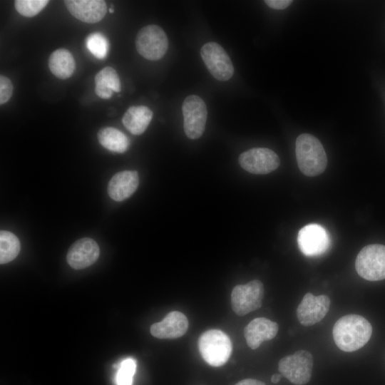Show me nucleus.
<instances>
[{
	"label": "nucleus",
	"instance_id": "26",
	"mask_svg": "<svg viewBox=\"0 0 385 385\" xmlns=\"http://www.w3.org/2000/svg\"><path fill=\"white\" fill-rule=\"evenodd\" d=\"M13 84L11 80L1 75L0 76V104L6 103L12 96Z\"/></svg>",
	"mask_w": 385,
	"mask_h": 385
},
{
	"label": "nucleus",
	"instance_id": "17",
	"mask_svg": "<svg viewBox=\"0 0 385 385\" xmlns=\"http://www.w3.org/2000/svg\"><path fill=\"white\" fill-rule=\"evenodd\" d=\"M139 185V176L135 170H123L115 174L108 183V193L111 199L123 201L130 197Z\"/></svg>",
	"mask_w": 385,
	"mask_h": 385
},
{
	"label": "nucleus",
	"instance_id": "8",
	"mask_svg": "<svg viewBox=\"0 0 385 385\" xmlns=\"http://www.w3.org/2000/svg\"><path fill=\"white\" fill-rule=\"evenodd\" d=\"M184 131L190 139H197L204 133L207 110L204 101L198 96L190 95L183 103Z\"/></svg>",
	"mask_w": 385,
	"mask_h": 385
},
{
	"label": "nucleus",
	"instance_id": "30",
	"mask_svg": "<svg viewBox=\"0 0 385 385\" xmlns=\"http://www.w3.org/2000/svg\"><path fill=\"white\" fill-rule=\"evenodd\" d=\"M109 12H110V13H113V12H114L113 8H110V9H109Z\"/></svg>",
	"mask_w": 385,
	"mask_h": 385
},
{
	"label": "nucleus",
	"instance_id": "22",
	"mask_svg": "<svg viewBox=\"0 0 385 385\" xmlns=\"http://www.w3.org/2000/svg\"><path fill=\"white\" fill-rule=\"evenodd\" d=\"M18 237L11 232H0V263L6 264L14 260L20 252Z\"/></svg>",
	"mask_w": 385,
	"mask_h": 385
},
{
	"label": "nucleus",
	"instance_id": "20",
	"mask_svg": "<svg viewBox=\"0 0 385 385\" xmlns=\"http://www.w3.org/2000/svg\"><path fill=\"white\" fill-rule=\"evenodd\" d=\"M48 68L57 78L66 79L73 75L76 68V63L69 51L65 48H58L50 55Z\"/></svg>",
	"mask_w": 385,
	"mask_h": 385
},
{
	"label": "nucleus",
	"instance_id": "2",
	"mask_svg": "<svg viewBox=\"0 0 385 385\" xmlns=\"http://www.w3.org/2000/svg\"><path fill=\"white\" fill-rule=\"evenodd\" d=\"M298 167L305 175L314 177L322 173L327 165V158L321 142L309 133L299 135L295 143Z\"/></svg>",
	"mask_w": 385,
	"mask_h": 385
},
{
	"label": "nucleus",
	"instance_id": "18",
	"mask_svg": "<svg viewBox=\"0 0 385 385\" xmlns=\"http://www.w3.org/2000/svg\"><path fill=\"white\" fill-rule=\"evenodd\" d=\"M153 118V112L145 106L129 107L122 118L125 128L133 135H140L145 131Z\"/></svg>",
	"mask_w": 385,
	"mask_h": 385
},
{
	"label": "nucleus",
	"instance_id": "7",
	"mask_svg": "<svg viewBox=\"0 0 385 385\" xmlns=\"http://www.w3.org/2000/svg\"><path fill=\"white\" fill-rule=\"evenodd\" d=\"M264 297L262 282L254 279L235 286L231 293V305L235 313L244 316L261 307Z\"/></svg>",
	"mask_w": 385,
	"mask_h": 385
},
{
	"label": "nucleus",
	"instance_id": "5",
	"mask_svg": "<svg viewBox=\"0 0 385 385\" xmlns=\"http://www.w3.org/2000/svg\"><path fill=\"white\" fill-rule=\"evenodd\" d=\"M135 47L138 53L150 61L163 58L168 48V39L165 31L157 25L143 27L137 34Z\"/></svg>",
	"mask_w": 385,
	"mask_h": 385
},
{
	"label": "nucleus",
	"instance_id": "27",
	"mask_svg": "<svg viewBox=\"0 0 385 385\" xmlns=\"http://www.w3.org/2000/svg\"><path fill=\"white\" fill-rule=\"evenodd\" d=\"M266 4L274 9H284L289 6L292 1L291 0H266Z\"/></svg>",
	"mask_w": 385,
	"mask_h": 385
},
{
	"label": "nucleus",
	"instance_id": "15",
	"mask_svg": "<svg viewBox=\"0 0 385 385\" xmlns=\"http://www.w3.org/2000/svg\"><path fill=\"white\" fill-rule=\"evenodd\" d=\"M188 329V320L180 312H169L164 319L150 327V334L158 339H174L184 335Z\"/></svg>",
	"mask_w": 385,
	"mask_h": 385
},
{
	"label": "nucleus",
	"instance_id": "14",
	"mask_svg": "<svg viewBox=\"0 0 385 385\" xmlns=\"http://www.w3.org/2000/svg\"><path fill=\"white\" fill-rule=\"evenodd\" d=\"M64 3L73 16L88 24L100 21L107 11L106 4L103 0H66Z\"/></svg>",
	"mask_w": 385,
	"mask_h": 385
},
{
	"label": "nucleus",
	"instance_id": "29",
	"mask_svg": "<svg viewBox=\"0 0 385 385\" xmlns=\"http://www.w3.org/2000/svg\"><path fill=\"white\" fill-rule=\"evenodd\" d=\"M282 376V374H274L272 376L271 381L272 383L277 384L281 380Z\"/></svg>",
	"mask_w": 385,
	"mask_h": 385
},
{
	"label": "nucleus",
	"instance_id": "11",
	"mask_svg": "<svg viewBox=\"0 0 385 385\" xmlns=\"http://www.w3.org/2000/svg\"><path fill=\"white\" fill-rule=\"evenodd\" d=\"M297 243L300 251L306 256H318L324 253L330 245L328 232L322 225L309 224L298 232Z\"/></svg>",
	"mask_w": 385,
	"mask_h": 385
},
{
	"label": "nucleus",
	"instance_id": "19",
	"mask_svg": "<svg viewBox=\"0 0 385 385\" xmlns=\"http://www.w3.org/2000/svg\"><path fill=\"white\" fill-rule=\"evenodd\" d=\"M94 82L95 92L103 99H108L112 97L113 91L118 93L121 90L119 76L116 71L111 66H106L98 71Z\"/></svg>",
	"mask_w": 385,
	"mask_h": 385
},
{
	"label": "nucleus",
	"instance_id": "3",
	"mask_svg": "<svg viewBox=\"0 0 385 385\" xmlns=\"http://www.w3.org/2000/svg\"><path fill=\"white\" fill-rule=\"evenodd\" d=\"M198 349L202 359L212 366H221L229 359L232 344L230 337L220 329H209L199 337Z\"/></svg>",
	"mask_w": 385,
	"mask_h": 385
},
{
	"label": "nucleus",
	"instance_id": "10",
	"mask_svg": "<svg viewBox=\"0 0 385 385\" xmlns=\"http://www.w3.org/2000/svg\"><path fill=\"white\" fill-rule=\"evenodd\" d=\"M240 166L252 174H267L279 165L278 155L266 148H254L241 153L238 158Z\"/></svg>",
	"mask_w": 385,
	"mask_h": 385
},
{
	"label": "nucleus",
	"instance_id": "25",
	"mask_svg": "<svg viewBox=\"0 0 385 385\" xmlns=\"http://www.w3.org/2000/svg\"><path fill=\"white\" fill-rule=\"evenodd\" d=\"M48 2V0H16L14 6L21 16L33 17L41 12Z\"/></svg>",
	"mask_w": 385,
	"mask_h": 385
},
{
	"label": "nucleus",
	"instance_id": "4",
	"mask_svg": "<svg viewBox=\"0 0 385 385\" xmlns=\"http://www.w3.org/2000/svg\"><path fill=\"white\" fill-rule=\"evenodd\" d=\"M358 274L369 281L385 279V245H369L361 250L356 261Z\"/></svg>",
	"mask_w": 385,
	"mask_h": 385
},
{
	"label": "nucleus",
	"instance_id": "24",
	"mask_svg": "<svg viewBox=\"0 0 385 385\" xmlns=\"http://www.w3.org/2000/svg\"><path fill=\"white\" fill-rule=\"evenodd\" d=\"M136 370V361L133 358H126L119 364L115 375L116 385H132Z\"/></svg>",
	"mask_w": 385,
	"mask_h": 385
},
{
	"label": "nucleus",
	"instance_id": "23",
	"mask_svg": "<svg viewBox=\"0 0 385 385\" xmlns=\"http://www.w3.org/2000/svg\"><path fill=\"white\" fill-rule=\"evenodd\" d=\"M86 46L88 51L97 58L104 59L108 51V41L101 33L95 32L88 36Z\"/></svg>",
	"mask_w": 385,
	"mask_h": 385
},
{
	"label": "nucleus",
	"instance_id": "9",
	"mask_svg": "<svg viewBox=\"0 0 385 385\" xmlns=\"http://www.w3.org/2000/svg\"><path fill=\"white\" fill-rule=\"evenodd\" d=\"M200 55L210 74L217 80L226 81L234 73L232 61L217 43L208 42L202 46Z\"/></svg>",
	"mask_w": 385,
	"mask_h": 385
},
{
	"label": "nucleus",
	"instance_id": "12",
	"mask_svg": "<svg viewBox=\"0 0 385 385\" xmlns=\"http://www.w3.org/2000/svg\"><path fill=\"white\" fill-rule=\"evenodd\" d=\"M330 304V299L325 294L314 296L312 293H307L297 308L299 323L306 327L318 323L329 312Z\"/></svg>",
	"mask_w": 385,
	"mask_h": 385
},
{
	"label": "nucleus",
	"instance_id": "6",
	"mask_svg": "<svg viewBox=\"0 0 385 385\" xmlns=\"http://www.w3.org/2000/svg\"><path fill=\"white\" fill-rule=\"evenodd\" d=\"M278 369L282 376L295 385L308 383L312 376L313 356L306 350H299L280 359Z\"/></svg>",
	"mask_w": 385,
	"mask_h": 385
},
{
	"label": "nucleus",
	"instance_id": "21",
	"mask_svg": "<svg viewBox=\"0 0 385 385\" xmlns=\"http://www.w3.org/2000/svg\"><path fill=\"white\" fill-rule=\"evenodd\" d=\"M98 139L103 148L114 153H123L130 145L129 138L113 127L101 128L98 133Z\"/></svg>",
	"mask_w": 385,
	"mask_h": 385
},
{
	"label": "nucleus",
	"instance_id": "16",
	"mask_svg": "<svg viewBox=\"0 0 385 385\" xmlns=\"http://www.w3.org/2000/svg\"><path fill=\"white\" fill-rule=\"evenodd\" d=\"M277 323L265 317L255 318L244 329L247 344L252 349H257L260 344L273 339L278 332Z\"/></svg>",
	"mask_w": 385,
	"mask_h": 385
},
{
	"label": "nucleus",
	"instance_id": "13",
	"mask_svg": "<svg viewBox=\"0 0 385 385\" xmlns=\"http://www.w3.org/2000/svg\"><path fill=\"white\" fill-rule=\"evenodd\" d=\"M100 249L95 240L83 237L76 241L69 248L66 260L75 270H81L93 265L98 258Z\"/></svg>",
	"mask_w": 385,
	"mask_h": 385
},
{
	"label": "nucleus",
	"instance_id": "1",
	"mask_svg": "<svg viewBox=\"0 0 385 385\" xmlns=\"http://www.w3.org/2000/svg\"><path fill=\"white\" fill-rule=\"evenodd\" d=\"M372 327L364 317L350 314L339 319L334 325L332 334L337 347L346 352L363 347L371 338Z\"/></svg>",
	"mask_w": 385,
	"mask_h": 385
},
{
	"label": "nucleus",
	"instance_id": "28",
	"mask_svg": "<svg viewBox=\"0 0 385 385\" xmlns=\"http://www.w3.org/2000/svg\"><path fill=\"white\" fill-rule=\"evenodd\" d=\"M235 385H265L261 381L252 379H247L237 382Z\"/></svg>",
	"mask_w": 385,
	"mask_h": 385
}]
</instances>
